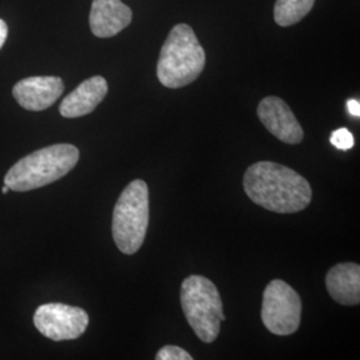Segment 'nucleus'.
<instances>
[{"mask_svg":"<svg viewBox=\"0 0 360 360\" xmlns=\"http://www.w3.org/2000/svg\"><path fill=\"white\" fill-rule=\"evenodd\" d=\"M156 360H193V356L178 346H165L160 348L155 356Z\"/></svg>","mask_w":360,"mask_h":360,"instance_id":"2eb2a0df","label":"nucleus"},{"mask_svg":"<svg viewBox=\"0 0 360 360\" xmlns=\"http://www.w3.org/2000/svg\"><path fill=\"white\" fill-rule=\"evenodd\" d=\"M331 143L338 150L347 151L354 147L355 139H354V135L351 134V131H348L347 129H339L333 132Z\"/></svg>","mask_w":360,"mask_h":360,"instance_id":"4468645a","label":"nucleus"},{"mask_svg":"<svg viewBox=\"0 0 360 360\" xmlns=\"http://www.w3.org/2000/svg\"><path fill=\"white\" fill-rule=\"evenodd\" d=\"M206 65V52L188 25L174 27L163 43L156 74L167 89H181L191 84Z\"/></svg>","mask_w":360,"mask_h":360,"instance_id":"7ed1b4c3","label":"nucleus"},{"mask_svg":"<svg viewBox=\"0 0 360 360\" xmlns=\"http://www.w3.org/2000/svg\"><path fill=\"white\" fill-rule=\"evenodd\" d=\"M348 112L355 117L360 116V103L356 99H349L347 102Z\"/></svg>","mask_w":360,"mask_h":360,"instance_id":"dca6fc26","label":"nucleus"},{"mask_svg":"<svg viewBox=\"0 0 360 360\" xmlns=\"http://www.w3.org/2000/svg\"><path fill=\"white\" fill-rule=\"evenodd\" d=\"M180 303L196 336L205 343H212L226 321L217 285L205 276L191 275L181 283Z\"/></svg>","mask_w":360,"mask_h":360,"instance_id":"20e7f679","label":"nucleus"},{"mask_svg":"<svg viewBox=\"0 0 360 360\" xmlns=\"http://www.w3.org/2000/svg\"><path fill=\"white\" fill-rule=\"evenodd\" d=\"M89 323L90 318L84 309L63 303L41 304L34 315L39 333L55 342L75 340L86 333Z\"/></svg>","mask_w":360,"mask_h":360,"instance_id":"0eeeda50","label":"nucleus"},{"mask_svg":"<svg viewBox=\"0 0 360 360\" xmlns=\"http://www.w3.org/2000/svg\"><path fill=\"white\" fill-rule=\"evenodd\" d=\"M302 318V300L288 284L275 279L264 290L262 304V321L271 334H294Z\"/></svg>","mask_w":360,"mask_h":360,"instance_id":"423d86ee","label":"nucleus"},{"mask_svg":"<svg viewBox=\"0 0 360 360\" xmlns=\"http://www.w3.org/2000/svg\"><path fill=\"white\" fill-rule=\"evenodd\" d=\"M65 83L58 77H31L18 82L13 89L15 101L28 111L51 107L63 94Z\"/></svg>","mask_w":360,"mask_h":360,"instance_id":"1a4fd4ad","label":"nucleus"},{"mask_svg":"<svg viewBox=\"0 0 360 360\" xmlns=\"http://www.w3.org/2000/svg\"><path fill=\"white\" fill-rule=\"evenodd\" d=\"M257 116L263 126L281 142L297 144L303 141V129L283 99L267 96L257 105Z\"/></svg>","mask_w":360,"mask_h":360,"instance_id":"6e6552de","label":"nucleus"},{"mask_svg":"<svg viewBox=\"0 0 360 360\" xmlns=\"http://www.w3.org/2000/svg\"><path fill=\"white\" fill-rule=\"evenodd\" d=\"M326 285L330 296L343 306L360 303V266L356 263H339L328 271Z\"/></svg>","mask_w":360,"mask_h":360,"instance_id":"f8f14e48","label":"nucleus"},{"mask_svg":"<svg viewBox=\"0 0 360 360\" xmlns=\"http://www.w3.org/2000/svg\"><path fill=\"white\" fill-rule=\"evenodd\" d=\"M107 92L108 84L103 77H90L65 96L59 107L60 115L68 119L89 115L103 102Z\"/></svg>","mask_w":360,"mask_h":360,"instance_id":"9b49d317","label":"nucleus"},{"mask_svg":"<svg viewBox=\"0 0 360 360\" xmlns=\"http://www.w3.org/2000/svg\"><path fill=\"white\" fill-rule=\"evenodd\" d=\"M132 11L122 0H94L90 27L98 38H112L129 26Z\"/></svg>","mask_w":360,"mask_h":360,"instance_id":"9d476101","label":"nucleus"},{"mask_svg":"<svg viewBox=\"0 0 360 360\" xmlns=\"http://www.w3.org/2000/svg\"><path fill=\"white\" fill-rule=\"evenodd\" d=\"M7 37H8V27H7L4 20L0 19V50L3 49V46L7 40Z\"/></svg>","mask_w":360,"mask_h":360,"instance_id":"f3484780","label":"nucleus"},{"mask_svg":"<svg viewBox=\"0 0 360 360\" xmlns=\"http://www.w3.org/2000/svg\"><path fill=\"white\" fill-rule=\"evenodd\" d=\"M79 150L60 143L40 148L15 163L4 176V184L16 193H26L62 179L79 162Z\"/></svg>","mask_w":360,"mask_h":360,"instance_id":"f03ea898","label":"nucleus"},{"mask_svg":"<svg viewBox=\"0 0 360 360\" xmlns=\"http://www.w3.org/2000/svg\"><path fill=\"white\" fill-rule=\"evenodd\" d=\"M150 221V195L144 180L131 181L119 196L112 217V236L123 254L132 255L142 247Z\"/></svg>","mask_w":360,"mask_h":360,"instance_id":"39448f33","label":"nucleus"},{"mask_svg":"<svg viewBox=\"0 0 360 360\" xmlns=\"http://www.w3.org/2000/svg\"><path fill=\"white\" fill-rule=\"evenodd\" d=\"M243 186L257 206L279 214L299 212L312 199L307 180L294 169L274 162H257L248 167Z\"/></svg>","mask_w":360,"mask_h":360,"instance_id":"f257e3e1","label":"nucleus"},{"mask_svg":"<svg viewBox=\"0 0 360 360\" xmlns=\"http://www.w3.org/2000/svg\"><path fill=\"white\" fill-rule=\"evenodd\" d=\"M8 191H10V188H8V187L4 184V186H3V188H1V193H7Z\"/></svg>","mask_w":360,"mask_h":360,"instance_id":"a211bd4d","label":"nucleus"},{"mask_svg":"<svg viewBox=\"0 0 360 360\" xmlns=\"http://www.w3.org/2000/svg\"><path fill=\"white\" fill-rule=\"evenodd\" d=\"M315 0H276L274 18L282 27L294 26L312 10Z\"/></svg>","mask_w":360,"mask_h":360,"instance_id":"ddd939ff","label":"nucleus"}]
</instances>
